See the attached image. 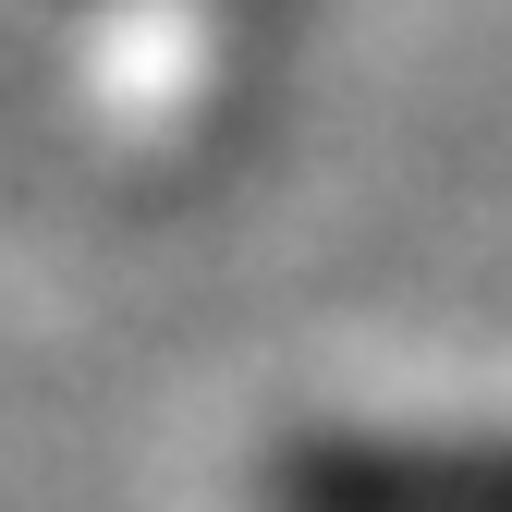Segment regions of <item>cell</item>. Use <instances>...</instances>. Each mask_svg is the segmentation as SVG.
Listing matches in <instances>:
<instances>
[{
  "label": "cell",
  "instance_id": "1",
  "mask_svg": "<svg viewBox=\"0 0 512 512\" xmlns=\"http://www.w3.org/2000/svg\"><path fill=\"white\" fill-rule=\"evenodd\" d=\"M281 512H512V439H305Z\"/></svg>",
  "mask_w": 512,
  "mask_h": 512
}]
</instances>
